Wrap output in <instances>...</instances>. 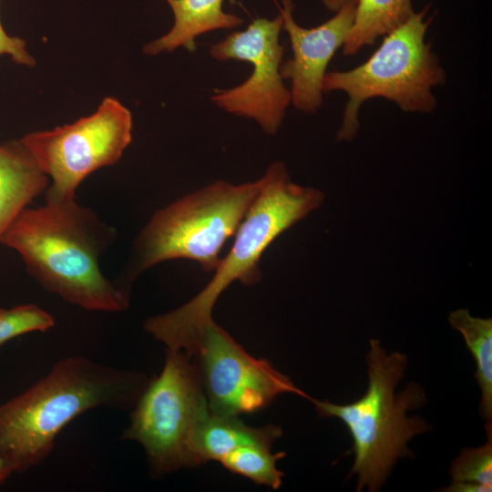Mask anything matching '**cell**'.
I'll return each mask as SVG.
<instances>
[{
    "label": "cell",
    "mask_w": 492,
    "mask_h": 492,
    "mask_svg": "<svg viewBox=\"0 0 492 492\" xmlns=\"http://www.w3.org/2000/svg\"><path fill=\"white\" fill-rule=\"evenodd\" d=\"M49 182L20 139L0 143V240Z\"/></svg>",
    "instance_id": "obj_12"
},
{
    "label": "cell",
    "mask_w": 492,
    "mask_h": 492,
    "mask_svg": "<svg viewBox=\"0 0 492 492\" xmlns=\"http://www.w3.org/2000/svg\"><path fill=\"white\" fill-rule=\"evenodd\" d=\"M281 427L268 425L251 427L238 416L209 413L198 424L193 436V450L200 465L220 462L237 447L248 445H272L282 436Z\"/></svg>",
    "instance_id": "obj_14"
},
{
    "label": "cell",
    "mask_w": 492,
    "mask_h": 492,
    "mask_svg": "<svg viewBox=\"0 0 492 492\" xmlns=\"http://www.w3.org/2000/svg\"><path fill=\"white\" fill-rule=\"evenodd\" d=\"M487 440L476 448L466 447L452 461L450 474L454 482H467L492 487V427L485 425Z\"/></svg>",
    "instance_id": "obj_18"
},
{
    "label": "cell",
    "mask_w": 492,
    "mask_h": 492,
    "mask_svg": "<svg viewBox=\"0 0 492 492\" xmlns=\"http://www.w3.org/2000/svg\"><path fill=\"white\" fill-rule=\"evenodd\" d=\"M282 17H258L243 31L232 32L210 47L219 61L231 59L252 65L241 84L216 92L211 102L228 113L254 119L269 135H275L291 103V91L283 84L280 68L283 46L280 44Z\"/></svg>",
    "instance_id": "obj_9"
},
{
    "label": "cell",
    "mask_w": 492,
    "mask_h": 492,
    "mask_svg": "<svg viewBox=\"0 0 492 492\" xmlns=\"http://www.w3.org/2000/svg\"><path fill=\"white\" fill-rule=\"evenodd\" d=\"M345 0H323L325 7L331 11H337Z\"/></svg>",
    "instance_id": "obj_23"
},
{
    "label": "cell",
    "mask_w": 492,
    "mask_h": 492,
    "mask_svg": "<svg viewBox=\"0 0 492 492\" xmlns=\"http://www.w3.org/2000/svg\"><path fill=\"white\" fill-rule=\"evenodd\" d=\"M491 490L492 487L483 485L454 481L451 482L449 487L444 489V491L447 492H490Z\"/></svg>",
    "instance_id": "obj_21"
},
{
    "label": "cell",
    "mask_w": 492,
    "mask_h": 492,
    "mask_svg": "<svg viewBox=\"0 0 492 492\" xmlns=\"http://www.w3.org/2000/svg\"><path fill=\"white\" fill-rule=\"evenodd\" d=\"M170 6L174 23L170 30L143 46L148 56L171 53L182 46L196 50L197 36L217 29H231L243 20L222 9L223 0H165Z\"/></svg>",
    "instance_id": "obj_13"
},
{
    "label": "cell",
    "mask_w": 492,
    "mask_h": 492,
    "mask_svg": "<svg viewBox=\"0 0 492 492\" xmlns=\"http://www.w3.org/2000/svg\"><path fill=\"white\" fill-rule=\"evenodd\" d=\"M357 0H345L336 14L312 28L299 26L293 18L292 0L278 5L282 28L287 32L292 56L282 64L283 79L292 82L291 103L307 114H314L323 104V81L336 51L343 47L351 30Z\"/></svg>",
    "instance_id": "obj_11"
},
{
    "label": "cell",
    "mask_w": 492,
    "mask_h": 492,
    "mask_svg": "<svg viewBox=\"0 0 492 492\" xmlns=\"http://www.w3.org/2000/svg\"><path fill=\"white\" fill-rule=\"evenodd\" d=\"M366 361L368 387L360 399L347 405L309 400L321 416L337 417L345 424L355 455L349 476H357V491L366 487L372 492L381 488L399 458L412 455L408 442L431 430V425L418 415L408 416V411L426 402L421 384L410 382L395 393L407 356L399 352L387 354L378 339H371Z\"/></svg>",
    "instance_id": "obj_4"
},
{
    "label": "cell",
    "mask_w": 492,
    "mask_h": 492,
    "mask_svg": "<svg viewBox=\"0 0 492 492\" xmlns=\"http://www.w3.org/2000/svg\"><path fill=\"white\" fill-rule=\"evenodd\" d=\"M261 185V179L241 185L219 180L155 211L116 282L128 292L139 273L175 259L192 260L205 271H215L222 246L235 234Z\"/></svg>",
    "instance_id": "obj_5"
},
{
    "label": "cell",
    "mask_w": 492,
    "mask_h": 492,
    "mask_svg": "<svg viewBox=\"0 0 492 492\" xmlns=\"http://www.w3.org/2000/svg\"><path fill=\"white\" fill-rule=\"evenodd\" d=\"M13 474L7 463L0 458V486Z\"/></svg>",
    "instance_id": "obj_22"
},
{
    "label": "cell",
    "mask_w": 492,
    "mask_h": 492,
    "mask_svg": "<svg viewBox=\"0 0 492 492\" xmlns=\"http://www.w3.org/2000/svg\"><path fill=\"white\" fill-rule=\"evenodd\" d=\"M448 321L458 331L473 355L477 379L480 390V414L487 421L492 419V319L478 318L466 309L449 313Z\"/></svg>",
    "instance_id": "obj_16"
},
{
    "label": "cell",
    "mask_w": 492,
    "mask_h": 492,
    "mask_svg": "<svg viewBox=\"0 0 492 492\" xmlns=\"http://www.w3.org/2000/svg\"><path fill=\"white\" fill-rule=\"evenodd\" d=\"M132 408L122 438L142 446L156 475L200 465L193 436L210 410L192 358L167 350L161 372L149 381Z\"/></svg>",
    "instance_id": "obj_7"
},
{
    "label": "cell",
    "mask_w": 492,
    "mask_h": 492,
    "mask_svg": "<svg viewBox=\"0 0 492 492\" xmlns=\"http://www.w3.org/2000/svg\"><path fill=\"white\" fill-rule=\"evenodd\" d=\"M192 359L212 414L254 413L284 393L310 398L269 361L249 354L213 320L205 327Z\"/></svg>",
    "instance_id": "obj_10"
},
{
    "label": "cell",
    "mask_w": 492,
    "mask_h": 492,
    "mask_svg": "<svg viewBox=\"0 0 492 492\" xmlns=\"http://www.w3.org/2000/svg\"><path fill=\"white\" fill-rule=\"evenodd\" d=\"M7 55L17 65L33 67L36 59L26 49V42L17 36H11L4 30L0 21V56Z\"/></svg>",
    "instance_id": "obj_20"
},
{
    "label": "cell",
    "mask_w": 492,
    "mask_h": 492,
    "mask_svg": "<svg viewBox=\"0 0 492 492\" xmlns=\"http://www.w3.org/2000/svg\"><path fill=\"white\" fill-rule=\"evenodd\" d=\"M261 179V189L235 232L233 244L209 283L187 303L145 322V330L167 350L193 356L220 295L233 282L245 285L260 282L259 263L264 251L324 200L319 190L293 183L282 162L271 165Z\"/></svg>",
    "instance_id": "obj_3"
},
{
    "label": "cell",
    "mask_w": 492,
    "mask_h": 492,
    "mask_svg": "<svg viewBox=\"0 0 492 492\" xmlns=\"http://www.w3.org/2000/svg\"><path fill=\"white\" fill-rule=\"evenodd\" d=\"M149 379L85 356L56 363L46 375L0 405V458L13 473L41 464L58 434L95 408H132Z\"/></svg>",
    "instance_id": "obj_2"
},
{
    "label": "cell",
    "mask_w": 492,
    "mask_h": 492,
    "mask_svg": "<svg viewBox=\"0 0 492 492\" xmlns=\"http://www.w3.org/2000/svg\"><path fill=\"white\" fill-rule=\"evenodd\" d=\"M55 324L53 316L34 303L0 309V346L32 332H46Z\"/></svg>",
    "instance_id": "obj_19"
},
{
    "label": "cell",
    "mask_w": 492,
    "mask_h": 492,
    "mask_svg": "<svg viewBox=\"0 0 492 492\" xmlns=\"http://www.w3.org/2000/svg\"><path fill=\"white\" fill-rule=\"evenodd\" d=\"M426 9L384 36L380 46L358 67L326 72L323 92L342 91L347 96L338 141H351L360 128L362 105L374 97H384L400 109L431 113L436 108L433 88L446 83V74L438 56L425 42L431 19Z\"/></svg>",
    "instance_id": "obj_6"
},
{
    "label": "cell",
    "mask_w": 492,
    "mask_h": 492,
    "mask_svg": "<svg viewBox=\"0 0 492 492\" xmlns=\"http://www.w3.org/2000/svg\"><path fill=\"white\" fill-rule=\"evenodd\" d=\"M115 228L76 198L25 209L0 243L15 251L46 291L87 311L117 313L129 294L101 272V256L114 244Z\"/></svg>",
    "instance_id": "obj_1"
},
{
    "label": "cell",
    "mask_w": 492,
    "mask_h": 492,
    "mask_svg": "<svg viewBox=\"0 0 492 492\" xmlns=\"http://www.w3.org/2000/svg\"><path fill=\"white\" fill-rule=\"evenodd\" d=\"M411 0H357L354 22L343 46L345 56H354L363 47L374 44L413 15Z\"/></svg>",
    "instance_id": "obj_15"
},
{
    "label": "cell",
    "mask_w": 492,
    "mask_h": 492,
    "mask_svg": "<svg viewBox=\"0 0 492 492\" xmlns=\"http://www.w3.org/2000/svg\"><path fill=\"white\" fill-rule=\"evenodd\" d=\"M285 455L284 452L272 454L270 446L248 445L237 447L220 463L233 474L243 476L258 485L278 489L283 473L277 468L276 463Z\"/></svg>",
    "instance_id": "obj_17"
},
{
    "label": "cell",
    "mask_w": 492,
    "mask_h": 492,
    "mask_svg": "<svg viewBox=\"0 0 492 492\" xmlns=\"http://www.w3.org/2000/svg\"><path fill=\"white\" fill-rule=\"evenodd\" d=\"M132 128L129 109L107 97L88 116L22 137L21 142L49 178L46 200L76 198L87 176L115 165L132 140Z\"/></svg>",
    "instance_id": "obj_8"
}]
</instances>
